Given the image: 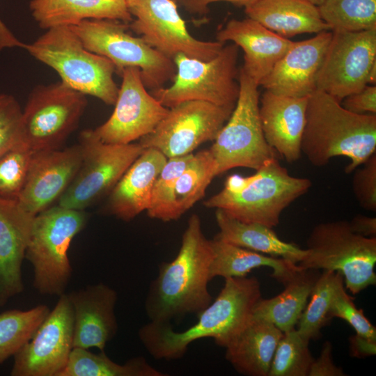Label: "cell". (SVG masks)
<instances>
[{"instance_id":"36","label":"cell","mask_w":376,"mask_h":376,"mask_svg":"<svg viewBox=\"0 0 376 376\" xmlns=\"http://www.w3.org/2000/svg\"><path fill=\"white\" fill-rule=\"evenodd\" d=\"M295 328L284 332L276 348L268 376H308L314 358Z\"/></svg>"},{"instance_id":"30","label":"cell","mask_w":376,"mask_h":376,"mask_svg":"<svg viewBox=\"0 0 376 376\" xmlns=\"http://www.w3.org/2000/svg\"><path fill=\"white\" fill-rule=\"evenodd\" d=\"M210 242L213 253L210 267V281L216 276L224 279L246 276L253 269L269 267L272 269V277L284 284L299 269L297 264L284 258L267 256L237 246L216 236Z\"/></svg>"},{"instance_id":"13","label":"cell","mask_w":376,"mask_h":376,"mask_svg":"<svg viewBox=\"0 0 376 376\" xmlns=\"http://www.w3.org/2000/svg\"><path fill=\"white\" fill-rule=\"evenodd\" d=\"M128 10L133 19L129 29L148 45L165 56L173 59L178 54L209 61L222 49L219 41L195 38L180 15L173 0H128Z\"/></svg>"},{"instance_id":"14","label":"cell","mask_w":376,"mask_h":376,"mask_svg":"<svg viewBox=\"0 0 376 376\" xmlns=\"http://www.w3.org/2000/svg\"><path fill=\"white\" fill-rule=\"evenodd\" d=\"M233 109L198 100L180 102L169 108L153 131L139 143L167 158L191 154L202 143L215 139Z\"/></svg>"},{"instance_id":"40","label":"cell","mask_w":376,"mask_h":376,"mask_svg":"<svg viewBox=\"0 0 376 376\" xmlns=\"http://www.w3.org/2000/svg\"><path fill=\"white\" fill-rule=\"evenodd\" d=\"M22 109L12 95L0 94V156L20 141Z\"/></svg>"},{"instance_id":"38","label":"cell","mask_w":376,"mask_h":376,"mask_svg":"<svg viewBox=\"0 0 376 376\" xmlns=\"http://www.w3.org/2000/svg\"><path fill=\"white\" fill-rule=\"evenodd\" d=\"M194 155L167 158L155 182L150 205L147 210L149 217L162 220L175 182L192 160Z\"/></svg>"},{"instance_id":"26","label":"cell","mask_w":376,"mask_h":376,"mask_svg":"<svg viewBox=\"0 0 376 376\" xmlns=\"http://www.w3.org/2000/svg\"><path fill=\"white\" fill-rule=\"evenodd\" d=\"M244 8L247 17L288 39L331 31L318 6L306 0H258Z\"/></svg>"},{"instance_id":"34","label":"cell","mask_w":376,"mask_h":376,"mask_svg":"<svg viewBox=\"0 0 376 376\" xmlns=\"http://www.w3.org/2000/svg\"><path fill=\"white\" fill-rule=\"evenodd\" d=\"M47 305L13 309L0 314V365L14 357L33 336L49 313Z\"/></svg>"},{"instance_id":"32","label":"cell","mask_w":376,"mask_h":376,"mask_svg":"<svg viewBox=\"0 0 376 376\" xmlns=\"http://www.w3.org/2000/svg\"><path fill=\"white\" fill-rule=\"evenodd\" d=\"M143 357H135L124 364L112 361L104 352L73 347L68 363L58 376H165Z\"/></svg>"},{"instance_id":"1","label":"cell","mask_w":376,"mask_h":376,"mask_svg":"<svg viewBox=\"0 0 376 376\" xmlns=\"http://www.w3.org/2000/svg\"><path fill=\"white\" fill-rule=\"evenodd\" d=\"M260 298V283L256 277L227 278L217 297L198 315L193 326L175 331L171 324L150 321L139 329L138 336L157 359H180L192 342L203 338H212L225 348L251 320Z\"/></svg>"},{"instance_id":"42","label":"cell","mask_w":376,"mask_h":376,"mask_svg":"<svg viewBox=\"0 0 376 376\" xmlns=\"http://www.w3.org/2000/svg\"><path fill=\"white\" fill-rule=\"evenodd\" d=\"M341 102L342 106L352 113L376 115V86L366 85L362 90L345 97Z\"/></svg>"},{"instance_id":"23","label":"cell","mask_w":376,"mask_h":376,"mask_svg":"<svg viewBox=\"0 0 376 376\" xmlns=\"http://www.w3.org/2000/svg\"><path fill=\"white\" fill-rule=\"evenodd\" d=\"M34 217L17 201L0 200V307L24 290L22 265Z\"/></svg>"},{"instance_id":"3","label":"cell","mask_w":376,"mask_h":376,"mask_svg":"<svg viewBox=\"0 0 376 376\" xmlns=\"http://www.w3.org/2000/svg\"><path fill=\"white\" fill-rule=\"evenodd\" d=\"M301 150L318 167L333 157H346L350 162L345 172L350 173L375 153L376 115L352 113L316 90L308 97Z\"/></svg>"},{"instance_id":"43","label":"cell","mask_w":376,"mask_h":376,"mask_svg":"<svg viewBox=\"0 0 376 376\" xmlns=\"http://www.w3.org/2000/svg\"><path fill=\"white\" fill-rule=\"evenodd\" d=\"M343 369L337 366L332 357V345L326 341L322 345L319 357L312 363L308 376H344Z\"/></svg>"},{"instance_id":"17","label":"cell","mask_w":376,"mask_h":376,"mask_svg":"<svg viewBox=\"0 0 376 376\" xmlns=\"http://www.w3.org/2000/svg\"><path fill=\"white\" fill-rule=\"evenodd\" d=\"M73 311L68 295L59 296L32 338L14 356L12 376H58L73 348Z\"/></svg>"},{"instance_id":"11","label":"cell","mask_w":376,"mask_h":376,"mask_svg":"<svg viewBox=\"0 0 376 376\" xmlns=\"http://www.w3.org/2000/svg\"><path fill=\"white\" fill-rule=\"evenodd\" d=\"M87 104L86 95L61 81L35 86L22 110L21 142L33 152L60 148Z\"/></svg>"},{"instance_id":"29","label":"cell","mask_w":376,"mask_h":376,"mask_svg":"<svg viewBox=\"0 0 376 376\" xmlns=\"http://www.w3.org/2000/svg\"><path fill=\"white\" fill-rule=\"evenodd\" d=\"M320 274L318 269H299L284 283L285 289L269 299L260 298L252 318L274 324L283 333L295 328Z\"/></svg>"},{"instance_id":"2","label":"cell","mask_w":376,"mask_h":376,"mask_svg":"<svg viewBox=\"0 0 376 376\" xmlns=\"http://www.w3.org/2000/svg\"><path fill=\"white\" fill-rule=\"evenodd\" d=\"M213 253L200 217L192 214L175 258L159 267L150 285L145 310L150 322L171 324L186 315H198L212 301L208 290Z\"/></svg>"},{"instance_id":"35","label":"cell","mask_w":376,"mask_h":376,"mask_svg":"<svg viewBox=\"0 0 376 376\" xmlns=\"http://www.w3.org/2000/svg\"><path fill=\"white\" fill-rule=\"evenodd\" d=\"M318 8L331 31L376 29V0H324Z\"/></svg>"},{"instance_id":"21","label":"cell","mask_w":376,"mask_h":376,"mask_svg":"<svg viewBox=\"0 0 376 376\" xmlns=\"http://www.w3.org/2000/svg\"><path fill=\"white\" fill-rule=\"evenodd\" d=\"M308 97H293L265 91L259 115L267 143L288 162L301 157Z\"/></svg>"},{"instance_id":"49","label":"cell","mask_w":376,"mask_h":376,"mask_svg":"<svg viewBox=\"0 0 376 376\" xmlns=\"http://www.w3.org/2000/svg\"><path fill=\"white\" fill-rule=\"evenodd\" d=\"M376 82V63H375L371 68L368 77V85H375Z\"/></svg>"},{"instance_id":"47","label":"cell","mask_w":376,"mask_h":376,"mask_svg":"<svg viewBox=\"0 0 376 376\" xmlns=\"http://www.w3.org/2000/svg\"><path fill=\"white\" fill-rule=\"evenodd\" d=\"M254 177V174L249 176L231 175L226 180L223 189L230 194L240 193L253 180Z\"/></svg>"},{"instance_id":"31","label":"cell","mask_w":376,"mask_h":376,"mask_svg":"<svg viewBox=\"0 0 376 376\" xmlns=\"http://www.w3.org/2000/svg\"><path fill=\"white\" fill-rule=\"evenodd\" d=\"M217 175L216 162L210 149L194 154L175 182L162 221L166 222L180 218L204 196L207 187Z\"/></svg>"},{"instance_id":"19","label":"cell","mask_w":376,"mask_h":376,"mask_svg":"<svg viewBox=\"0 0 376 376\" xmlns=\"http://www.w3.org/2000/svg\"><path fill=\"white\" fill-rule=\"evenodd\" d=\"M331 36V31H325L311 38L293 42L259 86L282 95L309 96L317 90L318 75Z\"/></svg>"},{"instance_id":"48","label":"cell","mask_w":376,"mask_h":376,"mask_svg":"<svg viewBox=\"0 0 376 376\" xmlns=\"http://www.w3.org/2000/svg\"><path fill=\"white\" fill-rule=\"evenodd\" d=\"M26 43L20 41L0 19V52L6 48H24Z\"/></svg>"},{"instance_id":"51","label":"cell","mask_w":376,"mask_h":376,"mask_svg":"<svg viewBox=\"0 0 376 376\" xmlns=\"http://www.w3.org/2000/svg\"><path fill=\"white\" fill-rule=\"evenodd\" d=\"M126 1H128V0H126ZM173 1H174L178 5L183 6L185 0H173Z\"/></svg>"},{"instance_id":"25","label":"cell","mask_w":376,"mask_h":376,"mask_svg":"<svg viewBox=\"0 0 376 376\" xmlns=\"http://www.w3.org/2000/svg\"><path fill=\"white\" fill-rule=\"evenodd\" d=\"M283 332L274 324L252 318L225 347V357L239 373L268 376L277 345Z\"/></svg>"},{"instance_id":"20","label":"cell","mask_w":376,"mask_h":376,"mask_svg":"<svg viewBox=\"0 0 376 376\" xmlns=\"http://www.w3.org/2000/svg\"><path fill=\"white\" fill-rule=\"evenodd\" d=\"M68 297L73 311V347L104 351L118 329L115 314L116 291L99 283L74 290Z\"/></svg>"},{"instance_id":"8","label":"cell","mask_w":376,"mask_h":376,"mask_svg":"<svg viewBox=\"0 0 376 376\" xmlns=\"http://www.w3.org/2000/svg\"><path fill=\"white\" fill-rule=\"evenodd\" d=\"M238 81L240 92L235 106L210 148L217 175L237 167L258 171L277 158L278 153L267 143L262 129L259 86L242 68Z\"/></svg>"},{"instance_id":"45","label":"cell","mask_w":376,"mask_h":376,"mask_svg":"<svg viewBox=\"0 0 376 376\" xmlns=\"http://www.w3.org/2000/svg\"><path fill=\"white\" fill-rule=\"evenodd\" d=\"M351 229L357 234L364 237L376 236V218L365 215H356L349 221Z\"/></svg>"},{"instance_id":"16","label":"cell","mask_w":376,"mask_h":376,"mask_svg":"<svg viewBox=\"0 0 376 376\" xmlns=\"http://www.w3.org/2000/svg\"><path fill=\"white\" fill-rule=\"evenodd\" d=\"M114 110L109 119L91 134L111 144H128L150 134L166 116L169 109L147 91L136 67L125 68L120 75Z\"/></svg>"},{"instance_id":"22","label":"cell","mask_w":376,"mask_h":376,"mask_svg":"<svg viewBox=\"0 0 376 376\" xmlns=\"http://www.w3.org/2000/svg\"><path fill=\"white\" fill-rule=\"evenodd\" d=\"M216 38L223 44L230 41L242 49V68L258 86L293 43L249 17L230 20Z\"/></svg>"},{"instance_id":"27","label":"cell","mask_w":376,"mask_h":376,"mask_svg":"<svg viewBox=\"0 0 376 376\" xmlns=\"http://www.w3.org/2000/svg\"><path fill=\"white\" fill-rule=\"evenodd\" d=\"M31 15L43 29L75 25L88 19L130 23L133 17L126 0H31Z\"/></svg>"},{"instance_id":"44","label":"cell","mask_w":376,"mask_h":376,"mask_svg":"<svg viewBox=\"0 0 376 376\" xmlns=\"http://www.w3.org/2000/svg\"><path fill=\"white\" fill-rule=\"evenodd\" d=\"M258 0H185L183 6L191 14L203 15L208 11V5L217 1H227L239 7H247Z\"/></svg>"},{"instance_id":"37","label":"cell","mask_w":376,"mask_h":376,"mask_svg":"<svg viewBox=\"0 0 376 376\" xmlns=\"http://www.w3.org/2000/svg\"><path fill=\"white\" fill-rule=\"evenodd\" d=\"M33 152L18 141L0 156V200L18 201L26 180Z\"/></svg>"},{"instance_id":"28","label":"cell","mask_w":376,"mask_h":376,"mask_svg":"<svg viewBox=\"0 0 376 376\" xmlns=\"http://www.w3.org/2000/svg\"><path fill=\"white\" fill-rule=\"evenodd\" d=\"M215 218L219 228L216 237L228 243L296 264L308 254L307 249L281 240L273 228L240 221L221 209H216Z\"/></svg>"},{"instance_id":"41","label":"cell","mask_w":376,"mask_h":376,"mask_svg":"<svg viewBox=\"0 0 376 376\" xmlns=\"http://www.w3.org/2000/svg\"><path fill=\"white\" fill-rule=\"evenodd\" d=\"M354 171L352 190L360 205L369 211H376V154H373Z\"/></svg>"},{"instance_id":"50","label":"cell","mask_w":376,"mask_h":376,"mask_svg":"<svg viewBox=\"0 0 376 376\" xmlns=\"http://www.w3.org/2000/svg\"><path fill=\"white\" fill-rule=\"evenodd\" d=\"M309 2H311V3L318 6H320L324 0H306Z\"/></svg>"},{"instance_id":"33","label":"cell","mask_w":376,"mask_h":376,"mask_svg":"<svg viewBox=\"0 0 376 376\" xmlns=\"http://www.w3.org/2000/svg\"><path fill=\"white\" fill-rule=\"evenodd\" d=\"M343 281V276L338 272L323 270L319 275L296 329L306 340L309 342L320 336L322 328L330 320L328 312L336 290Z\"/></svg>"},{"instance_id":"24","label":"cell","mask_w":376,"mask_h":376,"mask_svg":"<svg viewBox=\"0 0 376 376\" xmlns=\"http://www.w3.org/2000/svg\"><path fill=\"white\" fill-rule=\"evenodd\" d=\"M167 157L155 148H144L109 194L108 210L129 221L150 207L155 180Z\"/></svg>"},{"instance_id":"18","label":"cell","mask_w":376,"mask_h":376,"mask_svg":"<svg viewBox=\"0 0 376 376\" xmlns=\"http://www.w3.org/2000/svg\"><path fill=\"white\" fill-rule=\"evenodd\" d=\"M81 160L79 144L33 152L19 206L33 216L51 207L72 181Z\"/></svg>"},{"instance_id":"15","label":"cell","mask_w":376,"mask_h":376,"mask_svg":"<svg viewBox=\"0 0 376 376\" xmlns=\"http://www.w3.org/2000/svg\"><path fill=\"white\" fill-rule=\"evenodd\" d=\"M376 63V29L357 32L332 31L317 79V90L341 101L368 85Z\"/></svg>"},{"instance_id":"7","label":"cell","mask_w":376,"mask_h":376,"mask_svg":"<svg viewBox=\"0 0 376 376\" xmlns=\"http://www.w3.org/2000/svg\"><path fill=\"white\" fill-rule=\"evenodd\" d=\"M86 49L109 58L116 73L129 67L140 69L142 81L151 90L164 87L173 80L176 68L173 61L148 45L140 36L129 32V24L109 19H84L69 26Z\"/></svg>"},{"instance_id":"5","label":"cell","mask_w":376,"mask_h":376,"mask_svg":"<svg viewBox=\"0 0 376 376\" xmlns=\"http://www.w3.org/2000/svg\"><path fill=\"white\" fill-rule=\"evenodd\" d=\"M87 221L84 210L59 205L34 217L25 258L33 268V286L41 295L64 294L72 273L68 251Z\"/></svg>"},{"instance_id":"10","label":"cell","mask_w":376,"mask_h":376,"mask_svg":"<svg viewBox=\"0 0 376 376\" xmlns=\"http://www.w3.org/2000/svg\"><path fill=\"white\" fill-rule=\"evenodd\" d=\"M238 50L235 44L228 45L209 61L178 54L173 59L176 68L173 84L150 94L169 109L191 100L234 108L240 92Z\"/></svg>"},{"instance_id":"39","label":"cell","mask_w":376,"mask_h":376,"mask_svg":"<svg viewBox=\"0 0 376 376\" xmlns=\"http://www.w3.org/2000/svg\"><path fill=\"white\" fill-rule=\"evenodd\" d=\"M328 318H338L346 321L356 331V334L376 342V328L365 316L363 310L357 308L352 298L346 292L344 281L341 282L333 297Z\"/></svg>"},{"instance_id":"6","label":"cell","mask_w":376,"mask_h":376,"mask_svg":"<svg viewBox=\"0 0 376 376\" xmlns=\"http://www.w3.org/2000/svg\"><path fill=\"white\" fill-rule=\"evenodd\" d=\"M308 254L301 269L338 272L346 288L357 295L376 283V237L355 233L349 221L338 220L315 226L306 241Z\"/></svg>"},{"instance_id":"9","label":"cell","mask_w":376,"mask_h":376,"mask_svg":"<svg viewBox=\"0 0 376 376\" xmlns=\"http://www.w3.org/2000/svg\"><path fill=\"white\" fill-rule=\"evenodd\" d=\"M253 180L242 191L230 194L222 189L204 202L209 208L221 209L233 217L274 228L282 212L312 185L305 178L289 174L277 158L254 173Z\"/></svg>"},{"instance_id":"46","label":"cell","mask_w":376,"mask_h":376,"mask_svg":"<svg viewBox=\"0 0 376 376\" xmlns=\"http://www.w3.org/2000/svg\"><path fill=\"white\" fill-rule=\"evenodd\" d=\"M349 341L352 357H365L375 354L376 342L367 340L357 334L352 336Z\"/></svg>"},{"instance_id":"12","label":"cell","mask_w":376,"mask_h":376,"mask_svg":"<svg viewBox=\"0 0 376 376\" xmlns=\"http://www.w3.org/2000/svg\"><path fill=\"white\" fill-rule=\"evenodd\" d=\"M82 160L72 181L60 197L58 205L84 210L97 199L110 194L124 173L141 155L139 143H105L90 130L81 132Z\"/></svg>"},{"instance_id":"4","label":"cell","mask_w":376,"mask_h":376,"mask_svg":"<svg viewBox=\"0 0 376 376\" xmlns=\"http://www.w3.org/2000/svg\"><path fill=\"white\" fill-rule=\"evenodd\" d=\"M24 49L54 70L67 86L114 105L119 90L113 79L114 64L86 49L69 26L47 29L35 41L25 44Z\"/></svg>"}]
</instances>
